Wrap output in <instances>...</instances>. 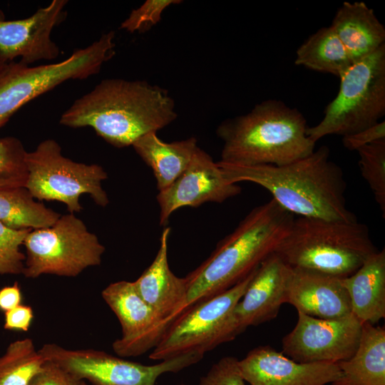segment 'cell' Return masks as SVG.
<instances>
[{
  "instance_id": "13",
  "label": "cell",
  "mask_w": 385,
  "mask_h": 385,
  "mask_svg": "<svg viewBox=\"0 0 385 385\" xmlns=\"http://www.w3.org/2000/svg\"><path fill=\"white\" fill-rule=\"evenodd\" d=\"M101 296L120 322L122 334L112 344L120 357L142 355L153 349L174 321L162 318L137 292L133 282L108 285Z\"/></svg>"
},
{
  "instance_id": "30",
  "label": "cell",
  "mask_w": 385,
  "mask_h": 385,
  "mask_svg": "<svg viewBox=\"0 0 385 385\" xmlns=\"http://www.w3.org/2000/svg\"><path fill=\"white\" fill-rule=\"evenodd\" d=\"M180 3V0H147L130 12L120 24V29L130 33L147 31L160 21L163 12L168 6Z\"/></svg>"
},
{
  "instance_id": "29",
  "label": "cell",
  "mask_w": 385,
  "mask_h": 385,
  "mask_svg": "<svg viewBox=\"0 0 385 385\" xmlns=\"http://www.w3.org/2000/svg\"><path fill=\"white\" fill-rule=\"evenodd\" d=\"M31 230H15L0 222V274H23L26 255L21 251Z\"/></svg>"
},
{
  "instance_id": "12",
  "label": "cell",
  "mask_w": 385,
  "mask_h": 385,
  "mask_svg": "<svg viewBox=\"0 0 385 385\" xmlns=\"http://www.w3.org/2000/svg\"><path fill=\"white\" fill-rule=\"evenodd\" d=\"M294 329L282 339V353L300 363H339L359 344L362 324L352 314L325 319L297 312Z\"/></svg>"
},
{
  "instance_id": "22",
  "label": "cell",
  "mask_w": 385,
  "mask_h": 385,
  "mask_svg": "<svg viewBox=\"0 0 385 385\" xmlns=\"http://www.w3.org/2000/svg\"><path fill=\"white\" fill-rule=\"evenodd\" d=\"M340 378L329 385H385V328L362 324L354 354L337 363Z\"/></svg>"
},
{
  "instance_id": "10",
  "label": "cell",
  "mask_w": 385,
  "mask_h": 385,
  "mask_svg": "<svg viewBox=\"0 0 385 385\" xmlns=\"http://www.w3.org/2000/svg\"><path fill=\"white\" fill-rule=\"evenodd\" d=\"M26 162V188L35 199L61 202L70 213L82 210L79 200L83 194L89 195L99 206L108 204L102 187L108 178L104 169L97 164L78 163L65 157L55 140L41 142L34 150L27 153Z\"/></svg>"
},
{
  "instance_id": "2",
  "label": "cell",
  "mask_w": 385,
  "mask_h": 385,
  "mask_svg": "<svg viewBox=\"0 0 385 385\" xmlns=\"http://www.w3.org/2000/svg\"><path fill=\"white\" fill-rule=\"evenodd\" d=\"M326 145L284 165H237L217 162L232 183L246 181L267 190L284 210L298 217L355 221L346 207L342 169L329 158Z\"/></svg>"
},
{
  "instance_id": "31",
  "label": "cell",
  "mask_w": 385,
  "mask_h": 385,
  "mask_svg": "<svg viewBox=\"0 0 385 385\" xmlns=\"http://www.w3.org/2000/svg\"><path fill=\"white\" fill-rule=\"evenodd\" d=\"M238 361L234 356L221 358L200 379L198 385H246Z\"/></svg>"
},
{
  "instance_id": "23",
  "label": "cell",
  "mask_w": 385,
  "mask_h": 385,
  "mask_svg": "<svg viewBox=\"0 0 385 385\" xmlns=\"http://www.w3.org/2000/svg\"><path fill=\"white\" fill-rule=\"evenodd\" d=\"M132 146L152 169L159 192L167 188L184 172L198 148L194 137L167 143L160 139L157 133L140 137Z\"/></svg>"
},
{
  "instance_id": "27",
  "label": "cell",
  "mask_w": 385,
  "mask_h": 385,
  "mask_svg": "<svg viewBox=\"0 0 385 385\" xmlns=\"http://www.w3.org/2000/svg\"><path fill=\"white\" fill-rule=\"evenodd\" d=\"M27 153L18 138H0V189L26 187L29 176Z\"/></svg>"
},
{
  "instance_id": "37",
  "label": "cell",
  "mask_w": 385,
  "mask_h": 385,
  "mask_svg": "<svg viewBox=\"0 0 385 385\" xmlns=\"http://www.w3.org/2000/svg\"><path fill=\"white\" fill-rule=\"evenodd\" d=\"M79 385H88V384L84 381V380H81Z\"/></svg>"
},
{
  "instance_id": "28",
  "label": "cell",
  "mask_w": 385,
  "mask_h": 385,
  "mask_svg": "<svg viewBox=\"0 0 385 385\" xmlns=\"http://www.w3.org/2000/svg\"><path fill=\"white\" fill-rule=\"evenodd\" d=\"M361 176L371 189L383 216L385 215V140L364 145L357 150Z\"/></svg>"
},
{
  "instance_id": "24",
  "label": "cell",
  "mask_w": 385,
  "mask_h": 385,
  "mask_svg": "<svg viewBox=\"0 0 385 385\" xmlns=\"http://www.w3.org/2000/svg\"><path fill=\"white\" fill-rule=\"evenodd\" d=\"M294 63L339 78L354 63L329 26L318 29L299 46Z\"/></svg>"
},
{
  "instance_id": "1",
  "label": "cell",
  "mask_w": 385,
  "mask_h": 385,
  "mask_svg": "<svg viewBox=\"0 0 385 385\" xmlns=\"http://www.w3.org/2000/svg\"><path fill=\"white\" fill-rule=\"evenodd\" d=\"M176 118L175 102L165 89L143 81L110 78L76 100L59 123L90 127L109 144L124 148Z\"/></svg>"
},
{
  "instance_id": "35",
  "label": "cell",
  "mask_w": 385,
  "mask_h": 385,
  "mask_svg": "<svg viewBox=\"0 0 385 385\" xmlns=\"http://www.w3.org/2000/svg\"><path fill=\"white\" fill-rule=\"evenodd\" d=\"M22 294L19 284L16 282L11 286L0 289V310L4 313L21 304Z\"/></svg>"
},
{
  "instance_id": "8",
  "label": "cell",
  "mask_w": 385,
  "mask_h": 385,
  "mask_svg": "<svg viewBox=\"0 0 385 385\" xmlns=\"http://www.w3.org/2000/svg\"><path fill=\"white\" fill-rule=\"evenodd\" d=\"M256 270L227 290L185 309L170 326L149 358L163 361L188 354L204 356L233 340L240 334L232 311Z\"/></svg>"
},
{
  "instance_id": "17",
  "label": "cell",
  "mask_w": 385,
  "mask_h": 385,
  "mask_svg": "<svg viewBox=\"0 0 385 385\" xmlns=\"http://www.w3.org/2000/svg\"><path fill=\"white\" fill-rule=\"evenodd\" d=\"M292 272L274 252L262 262L232 311L239 334L277 316L281 306L287 303Z\"/></svg>"
},
{
  "instance_id": "11",
  "label": "cell",
  "mask_w": 385,
  "mask_h": 385,
  "mask_svg": "<svg viewBox=\"0 0 385 385\" xmlns=\"http://www.w3.org/2000/svg\"><path fill=\"white\" fill-rule=\"evenodd\" d=\"M38 350L46 360L57 364L79 380H88L92 385H155L162 374L178 372L204 356L188 354L145 365L102 351L67 349L56 344H46Z\"/></svg>"
},
{
  "instance_id": "3",
  "label": "cell",
  "mask_w": 385,
  "mask_h": 385,
  "mask_svg": "<svg viewBox=\"0 0 385 385\" xmlns=\"http://www.w3.org/2000/svg\"><path fill=\"white\" fill-rule=\"evenodd\" d=\"M294 219V215L273 199L253 208L218 242L210 255L185 277V309L227 290L256 270L274 252Z\"/></svg>"
},
{
  "instance_id": "32",
  "label": "cell",
  "mask_w": 385,
  "mask_h": 385,
  "mask_svg": "<svg viewBox=\"0 0 385 385\" xmlns=\"http://www.w3.org/2000/svg\"><path fill=\"white\" fill-rule=\"evenodd\" d=\"M81 381L57 364L46 360L29 385H79Z\"/></svg>"
},
{
  "instance_id": "36",
  "label": "cell",
  "mask_w": 385,
  "mask_h": 385,
  "mask_svg": "<svg viewBox=\"0 0 385 385\" xmlns=\"http://www.w3.org/2000/svg\"><path fill=\"white\" fill-rule=\"evenodd\" d=\"M11 62V61H8L5 57H4L0 53V77L6 71V68H8Z\"/></svg>"
},
{
  "instance_id": "4",
  "label": "cell",
  "mask_w": 385,
  "mask_h": 385,
  "mask_svg": "<svg viewBox=\"0 0 385 385\" xmlns=\"http://www.w3.org/2000/svg\"><path fill=\"white\" fill-rule=\"evenodd\" d=\"M307 120L283 101L265 100L247 113L227 119L217 128L223 142L221 160L237 165H284L314 151Z\"/></svg>"
},
{
  "instance_id": "5",
  "label": "cell",
  "mask_w": 385,
  "mask_h": 385,
  "mask_svg": "<svg viewBox=\"0 0 385 385\" xmlns=\"http://www.w3.org/2000/svg\"><path fill=\"white\" fill-rule=\"evenodd\" d=\"M376 251L368 227L357 220L298 217L274 253L292 268L344 278Z\"/></svg>"
},
{
  "instance_id": "18",
  "label": "cell",
  "mask_w": 385,
  "mask_h": 385,
  "mask_svg": "<svg viewBox=\"0 0 385 385\" xmlns=\"http://www.w3.org/2000/svg\"><path fill=\"white\" fill-rule=\"evenodd\" d=\"M292 269L287 303L297 312L325 319L351 314L349 297L342 278L309 270Z\"/></svg>"
},
{
  "instance_id": "15",
  "label": "cell",
  "mask_w": 385,
  "mask_h": 385,
  "mask_svg": "<svg viewBox=\"0 0 385 385\" xmlns=\"http://www.w3.org/2000/svg\"><path fill=\"white\" fill-rule=\"evenodd\" d=\"M66 0H53L28 18L6 20L0 9V53L9 61L20 58L30 65L41 60H53L60 48L51 38L53 29L66 17Z\"/></svg>"
},
{
  "instance_id": "25",
  "label": "cell",
  "mask_w": 385,
  "mask_h": 385,
  "mask_svg": "<svg viewBox=\"0 0 385 385\" xmlns=\"http://www.w3.org/2000/svg\"><path fill=\"white\" fill-rule=\"evenodd\" d=\"M61 214L37 202L26 187L0 189V222L15 230L51 226Z\"/></svg>"
},
{
  "instance_id": "16",
  "label": "cell",
  "mask_w": 385,
  "mask_h": 385,
  "mask_svg": "<svg viewBox=\"0 0 385 385\" xmlns=\"http://www.w3.org/2000/svg\"><path fill=\"white\" fill-rule=\"evenodd\" d=\"M238 365L250 385H328L341 376L338 364L297 362L270 346L254 348Z\"/></svg>"
},
{
  "instance_id": "9",
  "label": "cell",
  "mask_w": 385,
  "mask_h": 385,
  "mask_svg": "<svg viewBox=\"0 0 385 385\" xmlns=\"http://www.w3.org/2000/svg\"><path fill=\"white\" fill-rule=\"evenodd\" d=\"M23 245L26 255L23 274L76 277L89 267L99 265L105 247L73 213L61 217L51 226L31 230Z\"/></svg>"
},
{
  "instance_id": "6",
  "label": "cell",
  "mask_w": 385,
  "mask_h": 385,
  "mask_svg": "<svg viewBox=\"0 0 385 385\" xmlns=\"http://www.w3.org/2000/svg\"><path fill=\"white\" fill-rule=\"evenodd\" d=\"M339 78V92L326 106L323 118L307 127V135L315 143L329 135L355 133L384 116L385 45L354 62Z\"/></svg>"
},
{
  "instance_id": "20",
  "label": "cell",
  "mask_w": 385,
  "mask_h": 385,
  "mask_svg": "<svg viewBox=\"0 0 385 385\" xmlns=\"http://www.w3.org/2000/svg\"><path fill=\"white\" fill-rule=\"evenodd\" d=\"M351 314L361 323L375 324L385 318V250L371 255L349 277L342 278Z\"/></svg>"
},
{
  "instance_id": "26",
  "label": "cell",
  "mask_w": 385,
  "mask_h": 385,
  "mask_svg": "<svg viewBox=\"0 0 385 385\" xmlns=\"http://www.w3.org/2000/svg\"><path fill=\"white\" fill-rule=\"evenodd\" d=\"M46 361L31 339L12 342L0 356V385H29Z\"/></svg>"
},
{
  "instance_id": "14",
  "label": "cell",
  "mask_w": 385,
  "mask_h": 385,
  "mask_svg": "<svg viewBox=\"0 0 385 385\" xmlns=\"http://www.w3.org/2000/svg\"><path fill=\"white\" fill-rule=\"evenodd\" d=\"M241 190L237 183L225 178L217 163L198 147L184 172L157 195L160 225L165 226L171 215L180 207H195L209 202L222 203Z\"/></svg>"
},
{
  "instance_id": "38",
  "label": "cell",
  "mask_w": 385,
  "mask_h": 385,
  "mask_svg": "<svg viewBox=\"0 0 385 385\" xmlns=\"http://www.w3.org/2000/svg\"><path fill=\"white\" fill-rule=\"evenodd\" d=\"M178 385H186V384H178Z\"/></svg>"
},
{
  "instance_id": "21",
  "label": "cell",
  "mask_w": 385,
  "mask_h": 385,
  "mask_svg": "<svg viewBox=\"0 0 385 385\" xmlns=\"http://www.w3.org/2000/svg\"><path fill=\"white\" fill-rule=\"evenodd\" d=\"M330 26L353 63L385 45V28L374 10L362 1H344L337 9Z\"/></svg>"
},
{
  "instance_id": "7",
  "label": "cell",
  "mask_w": 385,
  "mask_h": 385,
  "mask_svg": "<svg viewBox=\"0 0 385 385\" xmlns=\"http://www.w3.org/2000/svg\"><path fill=\"white\" fill-rule=\"evenodd\" d=\"M114 39L111 31L57 63L30 66L11 61L0 77V128L22 106L64 81L98 73L115 54Z\"/></svg>"
},
{
  "instance_id": "19",
  "label": "cell",
  "mask_w": 385,
  "mask_h": 385,
  "mask_svg": "<svg viewBox=\"0 0 385 385\" xmlns=\"http://www.w3.org/2000/svg\"><path fill=\"white\" fill-rule=\"evenodd\" d=\"M170 233V227H165L155 259L133 283L143 300L162 318L175 321L185 309L188 291L185 277H177L169 267Z\"/></svg>"
},
{
  "instance_id": "33",
  "label": "cell",
  "mask_w": 385,
  "mask_h": 385,
  "mask_svg": "<svg viewBox=\"0 0 385 385\" xmlns=\"http://www.w3.org/2000/svg\"><path fill=\"white\" fill-rule=\"evenodd\" d=\"M381 140H385V121H380L355 133L342 137L343 145L350 150Z\"/></svg>"
},
{
  "instance_id": "34",
  "label": "cell",
  "mask_w": 385,
  "mask_h": 385,
  "mask_svg": "<svg viewBox=\"0 0 385 385\" xmlns=\"http://www.w3.org/2000/svg\"><path fill=\"white\" fill-rule=\"evenodd\" d=\"M4 328L6 330L27 332L34 319L31 307L20 304L4 313Z\"/></svg>"
}]
</instances>
